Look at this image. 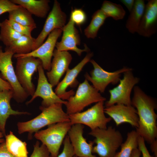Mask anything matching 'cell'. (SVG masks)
Instances as JSON below:
<instances>
[{"label":"cell","instance_id":"obj_1","mask_svg":"<svg viewBox=\"0 0 157 157\" xmlns=\"http://www.w3.org/2000/svg\"><path fill=\"white\" fill-rule=\"evenodd\" d=\"M132 105L136 109L139 118L136 131L145 141L151 144L157 137L156 119L155 111L157 106L154 100L138 86L133 88Z\"/></svg>","mask_w":157,"mask_h":157},{"label":"cell","instance_id":"obj_2","mask_svg":"<svg viewBox=\"0 0 157 157\" xmlns=\"http://www.w3.org/2000/svg\"><path fill=\"white\" fill-rule=\"evenodd\" d=\"M63 104L57 103L46 108L40 107L42 112L37 117L28 121L17 123L18 133L28 132V137L31 138L33 133L45 126L70 121L68 115L63 109Z\"/></svg>","mask_w":157,"mask_h":157},{"label":"cell","instance_id":"obj_3","mask_svg":"<svg viewBox=\"0 0 157 157\" xmlns=\"http://www.w3.org/2000/svg\"><path fill=\"white\" fill-rule=\"evenodd\" d=\"M89 134L95 138L93 141L96 145L93 147L92 153L99 157H113L123 143L121 133L111 126L92 130Z\"/></svg>","mask_w":157,"mask_h":157},{"label":"cell","instance_id":"obj_4","mask_svg":"<svg viewBox=\"0 0 157 157\" xmlns=\"http://www.w3.org/2000/svg\"><path fill=\"white\" fill-rule=\"evenodd\" d=\"M72 126L70 121L57 123L48 126L45 129L36 132L34 136L46 147L52 157H57Z\"/></svg>","mask_w":157,"mask_h":157},{"label":"cell","instance_id":"obj_5","mask_svg":"<svg viewBox=\"0 0 157 157\" xmlns=\"http://www.w3.org/2000/svg\"><path fill=\"white\" fill-rule=\"evenodd\" d=\"M106 99L85 78L79 85L75 94L67 100L65 105L66 113L69 115L80 112L92 104L104 101Z\"/></svg>","mask_w":157,"mask_h":157},{"label":"cell","instance_id":"obj_6","mask_svg":"<svg viewBox=\"0 0 157 157\" xmlns=\"http://www.w3.org/2000/svg\"><path fill=\"white\" fill-rule=\"evenodd\" d=\"M104 104V101H100L85 111L68 115L71 124L85 125L91 130L97 128L106 129L107 124L112 119L105 116Z\"/></svg>","mask_w":157,"mask_h":157},{"label":"cell","instance_id":"obj_7","mask_svg":"<svg viewBox=\"0 0 157 157\" xmlns=\"http://www.w3.org/2000/svg\"><path fill=\"white\" fill-rule=\"evenodd\" d=\"M17 59L15 71L18 80L28 96L32 97L35 90L32 77L38 71L42 62L39 58L31 56L20 57Z\"/></svg>","mask_w":157,"mask_h":157},{"label":"cell","instance_id":"obj_8","mask_svg":"<svg viewBox=\"0 0 157 157\" xmlns=\"http://www.w3.org/2000/svg\"><path fill=\"white\" fill-rule=\"evenodd\" d=\"M132 70L124 73V76L120 79L117 86L109 90L110 97L105 103L108 107L116 104L132 105L131 94L133 88L139 81V79L134 76Z\"/></svg>","mask_w":157,"mask_h":157},{"label":"cell","instance_id":"obj_9","mask_svg":"<svg viewBox=\"0 0 157 157\" xmlns=\"http://www.w3.org/2000/svg\"><path fill=\"white\" fill-rule=\"evenodd\" d=\"M14 55L11 52L7 51L0 55V71L3 78L12 87L13 98L18 103H22L29 96L17 77L12 61Z\"/></svg>","mask_w":157,"mask_h":157},{"label":"cell","instance_id":"obj_10","mask_svg":"<svg viewBox=\"0 0 157 157\" xmlns=\"http://www.w3.org/2000/svg\"><path fill=\"white\" fill-rule=\"evenodd\" d=\"M90 62L94 67L90 72V75L86 73L85 77L90 81L93 87L99 92L103 93L107 86L110 84H115L119 81L121 74L132 69L124 67L121 69L113 72H108L103 69L94 60H90Z\"/></svg>","mask_w":157,"mask_h":157},{"label":"cell","instance_id":"obj_11","mask_svg":"<svg viewBox=\"0 0 157 157\" xmlns=\"http://www.w3.org/2000/svg\"><path fill=\"white\" fill-rule=\"evenodd\" d=\"M66 17V14L61 10L60 3L57 0H55L42 30L35 38L33 51L41 46L47 36L53 30L57 28L62 30L65 25Z\"/></svg>","mask_w":157,"mask_h":157},{"label":"cell","instance_id":"obj_12","mask_svg":"<svg viewBox=\"0 0 157 157\" xmlns=\"http://www.w3.org/2000/svg\"><path fill=\"white\" fill-rule=\"evenodd\" d=\"M38 77L36 89L32 98L26 102V104L31 103L37 97H40L42 99L40 107L46 108L57 103L65 105L67 101L60 99L53 91V87L45 75L42 64L38 66Z\"/></svg>","mask_w":157,"mask_h":157},{"label":"cell","instance_id":"obj_13","mask_svg":"<svg viewBox=\"0 0 157 157\" xmlns=\"http://www.w3.org/2000/svg\"><path fill=\"white\" fill-rule=\"evenodd\" d=\"M62 30L55 29L48 35L46 41L35 50L26 54L14 55L17 58L20 57L31 56L40 59L44 69L49 71L51 68V60L57 40L61 35Z\"/></svg>","mask_w":157,"mask_h":157},{"label":"cell","instance_id":"obj_14","mask_svg":"<svg viewBox=\"0 0 157 157\" xmlns=\"http://www.w3.org/2000/svg\"><path fill=\"white\" fill-rule=\"evenodd\" d=\"M62 32L61 40L57 42L56 45L57 50L60 51H72L79 56H81L83 52H88L90 51L85 44L84 49H80L77 47V46L80 45L81 43L80 35L75 26V24L70 17L67 24L63 28Z\"/></svg>","mask_w":157,"mask_h":157},{"label":"cell","instance_id":"obj_15","mask_svg":"<svg viewBox=\"0 0 157 157\" xmlns=\"http://www.w3.org/2000/svg\"><path fill=\"white\" fill-rule=\"evenodd\" d=\"M84 125L77 124L72 125L68 132L74 155L77 157H97L92 152L94 142H88L83 136Z\"/></svg>","mask_w":157,"mask_h":157},{"label":"cell","instance_id":"obj_16","mask_svg":"<svg viewBox=\"0 0 157 157\" xmlns=\"http://www.w3.org/2000/svg\"><path fill=\"white\" fill-rule=\"evenodd\" d=\"M93 55L92 52L88 53L76 66L67 70L64 78L58 84L55 89V92L59 98L63 100H67L70 97L74 95V92L73 90L66 91V89L68 87H72L77 83L76 77L84 66L90 62Z\"/></svg>","mask_w":157,"mask_h":157},{"label":"cell","instance_id":"obj_17","mask_svg":"<svg viewBox=\"0 0 157 157\" xmlns=\"http://www.w3.org/2000/svg\"><path fill=\"white\" fill-rule=\"evenodd\" d=\"M104 113L113 119L117 126L127 123L137 128L139 118L136 109L132 105L116 104L104 108Z\"/></svg>","mask_w":157,"mask_h":157},{"label":"cell","instance_id":"obj_18","mask_svg":"<svg viewBox=\"0 0 157 157\" xmlns=\"http://www.w3.org/2000/svg\"><path fill=\"white\" fill-rule=\"evenodd\" d=\"M53 57L51 69L46 74L48 81L53 87L58 84L62 76L69 69L72 57L68 51H60L56 49L54 50Z\"/></svg>","mask_w":157,"mask_h":157},{"label":"cell","instance_id":"obj_19","mask_svg":"<svg viewBox=\"0 0 157 157\" xmlns=\"http://www.w3.org/2000/svg\"><path fill=\"white\" fill-rule=\"evenodd\" d=\"M157 30V0H148L137 31L139 35L149 37Z\"/></svg>","mask_w":157,"mask_h":157},{"label":"cell","instance_id":"obj_20","mask_svg":"<svg viewBox=\"0 0 157 157\" xmlns=\"http://www.w3.org/2000/svg\"><path fill=\"white\" fill-rule=\"evenodd\" d=\"M13 96V92L11 90L0 91V131L4 136L6 135V121L10 116L30 114L28 112L16 110L12 108L10 102Z\"/></svg>","mask_w":157,"mask_h":157},{"label":"cell","instance_id":"obj_21","mask_svg":"<svg viewBox=\"0 0 157 157\" xmlns=\"http://www.w3.org/2000/svg\"><path fill=\"white\" fill-rule=\"evenodd\" d=\"M26 9L32 15L40 18L46 17L50 10L48 0H11Z\"/></svg>","mask_w":157,"mask_h":157},{"label":"cell","instance_id":"obj_22","mask_svg":"<svg viewBox=\"0 0 157 157\" xmlns=\"http://www.w3.org/2000/svg\"><path fill=\"white\" fill-rule=\"evenodd\" d=\"M145 6L144 0H135L133 7L130 12L126 24V27L130 33L133 34L137 32Z\"/></svg>","mask_w":157,"mask_h":157},{"label":"cell","instance_id":"obj_23","mask_svg":"<svg viewBox=\"0 0 157 157\" xmlns=\"http://www.w3.org/2000/svg\"><path fill=\"white\" fill-rule=\"evenodd\" d=\"M5 142L8 151L15 157H28L27 144L17 138L11 131L5 136Z\"/></svg>","mask_w":157,"mask_h":157},{"label":"cell","instance_id":"obj_24","mask_svg":"<svg viewBox=\"0 0 157 157\" xmlns=\"http://www.w3.org/2000/svg\"><path fill=\"white\" fill-rule=\"evenodd\" d=\"M35 38L22 35L13 41L5 51H10L14 54H24L33 51Z\"/></svg>","mask_w":157,"mask_h":157},{"label":"cell","instance_id":"obj_25","mask_svg":"<svg viewBox=\"0 0 157 157\" xmlns=\"http://www.w3.org/2000/svg\"><path fill=\"white\" fill-rule=\"evenodd\" d=\"M8 19L21 24L36 28V24L32 15L26 9L19 6L8 12Z\"/></svg>","mask_w":157,"mask_h":157},{"label":"cell","instance_id":"obj_26","mask_svg":"<svg viewBox=\"0 0 157 157\" xmlns=\"http://www.w3.org/2000/svg\"><path fill=\"white\" fill-rule=\"evenodd\" d=\"M107 17L100 9L93 14L90 24L84 30V34L88 38L94 39L98 31L104 23Z\"/></svg>","mask_w":157,"mask_h":157},{"label":"cell","instance_id":"obj_27","mask_svg":"<svg viewBox=\"0 0 157 157\" xmlns=\"http://www.w3.org/2000/svg\"><path fill=\"white\" fill-rule=\"evenodd\" d=\"M139 136L136 130L128 132L126 140L120 146V151L116 152L113 157H131L133 150L138 147Z\"/></svg>","mask_w":157,"mask_h":157},{"label":"cell","instance_id":"obj_28","mask_svg":"<svg viewBox=\"0 0 157 157\" xmlns=\"http://www.w3.org/2000/svg\"><path fill=\"white\" fill-rule=\"evenodd\" d=\"M0 41L6 47L9 46L13 41L22 35L16 31L6 19L0 22Z\"/></svg>","mask_w":157,"mask_h":157},{"label":"cell","instance_id":"obj_29","mask_svg":"<svg viewBox=\"0 0 157 157\" xmlns=\"http://www.w3.org/2000/svg\"><path fill=\"white\" fill-rule=\"evenodd\" d=\"M100 9L107 18L111 17L115 20L123 19L126 14L121 5L108 1H104Z\"/></svg>","mask_w":157,"mask_h":157},{"label":"cell","instance_id":"obj_30","mask_svg":"<svg viewBox=\"0 0 157 157\" xmlns=\"http://www.w3.org/2000/svg\"><path fill=\"white\" fill-rule=\"evenodd\" d=\"M70 17L74 24L79 26L84 24L87 20L85 13L81 8H75L72 10Z\"/></svg>","mask_w":157,"mask_h":157},{"label":"cell","instance_id":"obj_31","mask_svg":"<svg viewBox=\"0 0 157 157\" xmlns=\"http://www.w3.org/2000/svg\"><path fill=\"white\" fill-rule=\"evenodd\" d=\"M8 20L10 24L16 31L22 35L32 37L31 35V32L36 27L24 26L12 20Z\"/></svg>","mask_w":157,"mask_h":157},{"label":"cell","instance_id":"obj_32","mask_svg":"<svg viewBox=\"0 0 157 157\" xmlns=\"http://www.w3.org/2000/svg\"><path fill=\"white\" fill-rule=\"evenodd\" d=\"M30 157H52L47 148L44 144L40 145L37 141L34 145L33 152Z\"/></svg>","mask_w":157,"mask_h":157},{"label":"cell","instance_id":"obj_33","mask_svg":"<svg viewBox=\"0 0 157 157\" xmlns=\"http://www.w3.org/2000/svg\"><path fill=\"white\" fill-rule=\"evenodd\" d=\"M63 145L62 152L57 157H73L75 155L74 150L67 135L63 141Z\"/></svg>","mask_w":157,"mask_h":157},{"label":"cell","instance_id":"obj_34","mask_svg":"<svg viewBox=\"0 0 157 157\" xmlns=\"http://www.w3.org/2000/svg\"><path fill=\"white\" fill-rule=\"evenodd\" d=\"M19 5L12 2L10 0H0V15L6 12H8L17 8Z\"/></svg>","mask_w":157,"mask_h":157},{"label":"cell","instance_id":"obj_35","mask_svg":"<svg viewBox=\"0 0 157 157\" xmlns=\"http://www.w3.org/2000/svg\"><path fill=\"white\" fill-rule=\"evenodd\" d=\"M143 138L140 136L138 139V148L140 151L142 157H153L151 156L148 151Z\"/></svg>","mask_w":157,"mask_h":157},{"label":"cell","instance_id":"obj_36","mask_svg":"<svg viewBox=\"0 0 157 157\" xmlns=\"http://www.w3.org/2000/svg\"><path fill=\"white\" fill-rule=\"evenodd\" d=\"M0 157H15L8 150L5 142L0 144Z\"/></svg>","mask_w":157,"mask_h":157},{"label":"cell","instance_id":"obj_37","mask_svg":"<svg viewBox=\"0 0 157 157\" xmlns=\"http://www.w3.org/2000/svg\"><path fill=\"white\" fill-rule=\"evenodd\" d=\"M11 90L12 88L8 83L0 77V91Z\"/></svg>","mask_w":157,"mask_h":157},{"label":"cell","instance_id":"obj_38","mask_svg":"<svg viewBox=\"0 0 157 157\" xmlns=\"http://www.w3.org/2000/svg\"><path fill=\"white\" fill-rule=\"evenodd\" d=\"M120 2L124 4L130 12L132 10L135 2L134 0H121Z\"/></svg>","mask_w":157,"mask_h":157},{"label":"cell","instance_id":"obj_39","mask_svg":"<svg viewBox=\"0 0 157 157\" xmlns=\"http://www.w3.org/2000/svg\"><path fill=\"white\" fill-rule=\"evenodd\" d=\"M152 151L154 153L155 157H157V141L156 140L150 144Z\"/></svg>","mask_w":157,"mask_h":157},{"label":"cell","instance_id":"obj_40","mask_svg":"<svg viewBox=\"0 0 157 157\" xmlns=\"http://www.w3.org/2000/svg\"><path fill=\"white\" fill-rule=\"evenodd\" d=\"M141 154L140 151L137 148L133 151L131 157H140Z\"/></svg>","mask_w":157,"mask_h":157},{"label":"cell","instance_id":"obj_41","mask_svg":"<svg viewBox=\"0 0 157 157\" xmlns=\"http://www.w3.org/2000/svg\"><path fill=\"white\" fill-rule=\"evenodd\" d=\"M4 136L3 133L1 132L0 131V144L5 142V140L3 139V137Z\"/></svg>","mask_w":157,"mask_h":157},{"label":"cell","instance_id":"obj_42","mask_svg":"<svg viewBox=\"0 0 157 157\" xmlns=\"http://www.w3.org/2000/svg\"><path fill=\"white\" fill-rule=\"evenodd\" d=\"M3 52L2 51V47L0 46V55Z\"/></svg>","mask_w":157,"mask_h":157},{"label":"cell","instance_id":"obj_43","mask_svg":"<svg viewBox=\"0 0 157 157\" xmlns=\"http://www.w3.org/2000/svg\"><path fill=\"white\" fill-rule=\"evenodd\" d=\"M73 157H77V156H76L74 155V156Z\"/></svg>","mask_w":157,"mask_h":157}]
</instances>
